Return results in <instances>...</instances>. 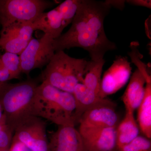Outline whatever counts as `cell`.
<instances>
[{"instance_id":"obj_1","label":"cell","mask_w":151,"mask_h":151,"mask_svg":"<svg viewBox=\"0 0 151 151\" xmlns=\"http://www.w3.org/2000/svg\"><path fill=\"white\" fill-rule=\"evenodd\" d=\"M111 8L106 1L81 0L70 29L53 40L55 51L80 47L89 52L91 60L98 61L107 52L117 49L104 30V20Z\"/></svg>"},{"instance_id":"obj_2","label":"cell","mask_w":151,"mask_h":151,"mask_svg":"<svg viewBox=\"0 0 151 151\" xmlns=\"http://www.w3.org/2000/svg\"><path fill=\"white\" fill-rule=\"evenodd\" d=\"M38 85L28 80L15 84L5 83L0 90V104L6 124L13 132L36 115L35 99Z\"/></svg>"},{"instance_id":"obj_3","label":"cell","mask_w":151,"mask_h":151,"mask_svg":"<svg viewBox=\"0 0 151 151\" xmlns=\"http://www.w3.org/2000/svg\"><path fill=\"white\" fill-rule=\"evenodd\" d=\"M35 105L37 117L58 126H75V101L72 93L42 82L37 88Z\"/></svg>"},{"instance_id":"obj_4","label":"cell","mask_w":151,"mask_h":151,"mask_svg":"<svg viewBox=\"0 0 151 151\" xmlns=\"http://www.w3.org/2000/svg\"><path fill=\"white\" fill-rule=\"evenodd\" d=\"M88 62L71 57L64 50L55 51L42 73V82L72 93L77 84L83 83Z\"/></svg>"},{"instance_id":"obj_5","label":"cell","mask_w":151,"mask_h":151,"mask_svg":"<svg viewBox=\"0 0 151 151\" xmlns=\"http://www.w3.org/2000/svg\"><path fill=\"white\" fill-rule=\"evenodd\" d=\"M53 5L52 2L44 0H0L2 27L16 22L32 23Z\"/></svg>"},{"instance_id":"obj_6","label":"cell","mask_w":151,"mask_h":151,"mask_svg":"<svg viewBox=\"0 0 151 151\" xmlns=\"http://www.w3.org/2000/svg\"><path fill=\"white\" fill-rule=\"evenodd\" d=\"M53 40L45 34L40 38L31 40L19 55L22 73L29 76L32 70L48 64L55 53Z\"/></svg>"},{"instance_id":"obj_7","label":"cell","mask_w":151,"mask_h":151,"mask_svg":"<svg viewBox=\"0 0 151 151\" xmlns=\"http://www.w3.org/2000/svg\"><path fill=\"white\" fill-rule=\"evenodd\" d=\"M12 142L21 143L31 151H48L45 122L40 117H33L15 130Z\"/></svg>"},{"instance_id":"obj_8","label":"cell","mask_w":151,"mask_h":151,"mask_svg":"<svg viewBox=\"0 0 151 151\" xmlns=\"http://www.w3.org/2000/svg\"><path fill=\"white\" fill-rule=\"evenodd\" d=\"M30 22H16L2 27L0 47L5 52L20 55L33 38L34 31Z\"/></svg>"},{"instance_id":"obj_9","label":"cell","mask_w":151,"mask_h":151,"mask_svg":"<svg viewBox=\"0 0 151 151\" xmlns=\"http://www.w3.org/2000/svg\"><path fill=\"white\" fill-rule=\"evenodd\" d=\"M132 70L127 57L117 56L101 79L99 97L105 98L119 91L130 79Z\"/></svg>"},{"instance_id":"obj_10","label":"cell","mask_w":151,"mask_h":151,"mask_svg":"<svg viewBox=\"0 0 151 151\" xmlns=\"http://www.w3.org/2000/svg\"><path fill=\"white\" fill-rule=\"evenodd\" d=\"M83 150L85 151H116V128L79 126Z\"/></svg>"},{"instance_id":"obj_11","label":"cell","mask_w":151,"mask_h":151,"mask_svg":"<svg viewBox=\"0 0 151 151\" xmlns=\"http://www.w3.org/2000/svg\"><path fill=\"white\" fill-rule=\"evenodd\" d=\"M72 94L75 101V124L78 123L84 113L93 108L106 106L116 107V104L113 101L106 98H101L81 83L76 85Z\"/></svg>"},{"instance_id":"obj_12","label":"cell","mask_w":151,"mask_h":151,"mask_svg":"<svg viewBox=\"0 0 151 151\" xmlns=\"http://www.w3.org/2000/svg\"><path fill=\"white\" fill-rule=\"evenodd\" d=\"M81 136L75 126H58L48 141V151H82Z\"/></svg>"},{"instance_id":"obj_13","label":"cell","mask_w":151,"mask_h":151,"mask_svg":"<svg viewBox=\"0 0 151 151\" xmlns=\"http://www.w3.org/2000/svg\"><path fill=\"white\" fill-rule=\"evenodd\" d=\"M115 108L106 106L93 108L83 114L78 124L86 127L116 128L119 120Z\"/></svg>"},{"instance_id":"obj_14","label":"cell","mask_w":151,"mask_h":151,"mask_svg":"<svg viewBox=\"0 0 151 151\" xmlns=\"http://www.w3.org/2000/svg\"><path fill=\"white\" fill-rule=\"evenodd\" d=\"M150 78V74L145 76L138 68L134 71L122 97L126 112L134 113L138 109L144 98L146 80Z\"/></svg>"},{"instance_id":"obj_15","label":"cell","mask_w":151,"mask_h":151,"mask_svg":"<svg viewBox=\"0 0 151 151\" xmlns=\"http://www.w3.org/2000/svg\"><path fill=\"white\" fill-rule=\"evenodd\" d=\"M34 30H39L56 39L61 35L65 27L59 12L55 8L46 12L42 13L32 23Z\"/></svg>"},{"instance_id":"obj_16","label":"cell","mask_w":151,"mask_h":151,"mask_svg":"<svg viewBox=\"0 0 151 151\" xmlns=\"http://www.w3.org/2000/svg\"><path fill=\"white\" fill-rule=\"evenodd\" d=\"M140 131L134 113L126 112L124 119L116 128V150L136 139L139 136Z\"/></svg>"},{"instance_id":"obj_17","label":"cell","mask_w":151,"mask_h":151,"mask_svg":"<svg viewBox=\"0 0 151 151\" xmlns=\"http://www.w3.org/2000/svg\"><path fill=\"white\" fill-rule=\"evenodd\" d=\"M137 123L140 131L145 137L151 139V81L146 82L145 94L138 107Z\"/></svg>"},{"instance_id":"obj_18","label":"cell","mask_w":151,"mask_h":151,"mask_svg":"<svg viewBox=\"0 0 151 151\" xmlns=\"http://www.w3.org/2000/svg\"><path fill=\"white\" fill-rule=\"evenodd\" d=\"M105 62L104 59L98 61H89L82 83L87 89L98 95L100 91L103 67Z\"/></svg>"},{"instance_id":"obj_19","label":"cell","mask_w":151,"mask_h":151,"mask_svg":"<svg viewBox=\"0 0 151 151\" xmlns=\"http://www.w3.org/2000/svg\"><path fill=\"white\" fill-rule=\"evenodd\" d=\"M80 2L81 0H66L56 7L65 27L73 21Z\"/></svg>"},{"instance_id":"obj_20","label":"cell","mask_w":151,"mask_h":151,"mask_svg":"<svg viewBox=\"0 0 151 151\" xmlns=\"http://www.w3.org/2000/svg\"><path fill=\"white\" fill-rule=\"evenodd\" d=\"M2 62L9 70L12 79H17L22 73L19 55L5 52L0 56Z\"/></svg>"},{"instance_id":"obj_21","label":"cell","mask_w":151,"mask_h":151,"mask_svg":"<svg viewBox=\"0 0 151 151\" xmlns=\"http://www.w3.org/2000/svg\"><path fill=\"white\" fill-rule=\"evenodd\" d=\"M116 151H151V140L139 136Z\"/></svg>"},{"instance_id":"obj_22","label":"cell","mask_w":151,"mask_h":151,"mask_svg":"<svg viewBox=\"0 0 151 151\" xmlns=\"http://www.w3.org/2000/svg\"><path fill=\"white\" fill-rule=\"evenodd\" d=\"M14 132L6 124H0V149H9Z\"/></svg>"},{"instance_id":"obj_23","label":"cell","mask_w":151,"mask_h":151,"mask_svg":"<svg viewBox=\"0 0 151 151\" xmlns=\"http://www.w3.org/2000/svg\"><path fill=\"white\" fill-rule=\"evenodd\" d=\"M12 79L9 70L5 67L0 58V83H6Z\"/></svg>"},{"instance_id":"obj_24","label":"cell","mask_w":151,"mask_h":151,"mask_svg":"<svg viewBox=\"0 0 151 151\" xmlns=\"http://www.w3.org/2000/svg\"><path fill=\"white\" fill-rule=\"evenodd\" d=\"M126 2L132 5L145 7L151 9V1L148 0H130L126 1Z\"/></svg>"},{"instance_id":"obj_25","label":"cell","mask_w":151,"mask_h":151,"mask_svg":"<svg viewBox=\"0 0 151 151\" xmlns=\"http://www.w3.org/2000/svg\"><path fill=\"white\" fill-rule=\"evenodd\" d=\"M106 2L109 4L111 7L113 6L116 9L122 10L125 6L126 1H106Z\"/></svg>"},{"instance_id":"obj_26","label":"cell","mask_w":151,"mask_h":151,"mask_svg":"<svg viewBox=\"0 0 151 151\" xmlns=\"http://www.w3.org/2000/svg\"><path fill=\"white\" fill-rule=\"evenodd\" d=\"M4 122H6L5 117L3 113L2 108L0 104V124L4 123Z\"/></svg>"},{"instance_id":"obj_27","label":"cell","mask_w":151,"mask_h":151,"mask_svg":"<svg viewBox=\"0 0 151 151\" xmlns=\"http://www.w3.org/2000/svg\"><path fill=\"white\" fill-rule=\"evenodd\" d=\"M5 83H0V90H1V89L2 87H3V86H4Z\"/></svg>"},{"instance_id":"obj_28","label":"cell","mask_w":151,"mask_h":151,"mask_svg":"<svg viewBox=\"0 0 151 151\" xmlns=\"http://www.w3.org/2000/svg\"><path fill=\"white\" fill-rule=\"evenodd\" d=\"M9 149H0V151H9Z\"/></svg>"},{"instance_id":"obj_29","label":"cell","mask_w":151,"mask_h":151,"mask_svg":"<svg viewBox=\"0 0 151 151\" xmlns=\"http://www.w3.org/2000/svg\"><path fill=\"white\" fill-rule=\"evenodd\" d=\"M82 151H84V150H83V149H82Z\"/></svg>"},{"instance_id":"obj_30","label":"cell","mask_w":151,"mask_h":151,"mask_svg":"<svg viewBox=\"0 0 151 151\" xmlns=\"http://www.w3.org/2000/svg\"><path fill=\"white\" fill-rule=\"evenodd\" d=\"M0 55H1V54H0Z\"/></svg>"}]
</instances>
